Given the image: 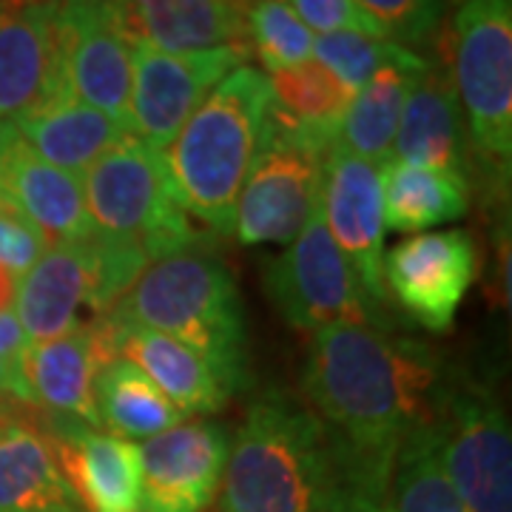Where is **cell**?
Returning a JSON list of instances; mask_svg holds the SVG:
<instances>
[{
	"instance_id": "obj_1",
	"label": "cell",
	"mask_w": 512,
	"mask_h": 512,
	"mask_svg": "<svg viewBox=\"0 0 512 512\" xmlns=\"http://www.w3.org/2000/svg\"><path fill=\"white\" fill-rule=\"evenodd\" d=\"M453 373L430 345L393 328L316 330L302 393L330 433L359 453H399L410 433L441 419Z\"/></svg>"
},
{
	"instance_id": "obj_2",
	"label": "cell",
	"mask_w": 512,
	"mask_h": 512,
	"mask_svg": "<svg viewBox=\"0 0 512 512\" xmlns=\"http://www.w3.org/2000/svg\"><path fill=\"white\" fill-rule=\"evenodd\" d=\"M222 487L225 512H336V439L308 404L268 390L231 439Z\"/></svg>"
},
{
	"instance_id": "obj_3",
	"label": "cell",
	"mask_w": 512,
	"mask_h": 512,
	"mask_svg": "<svg viewBox=\"0 0 512 512\" xmlns=\"http://www.w3.org/2000/svg\"><path fill=\"white\" fill-rule=\"evenodd\" d=\"M109 313L200 353L228 393L248 384V330L237 279L208 245L151 262Z\"/></svg>"
},
{
	"instance_id": "obj_4",
	"label": "cell",
	"mask_w": 512,
	"mask_h": 512,
	"mask_svg": "<svg viewBox=\"0 0 512 512\" xmlns=\"http://www.w3.org/2000/svg\"><path fill=\"white\" fill-rule=\"evenodd\" d=\"M268 109V77L242 63L222 77L163 151L185 211L220 237H234L239 191L254 163Z\"/></svg>"
},
{
	"instance_id": "obj_5",
	"label": "cell",
	"mask_w": 512,
	"mask_h": 512,
	"mask_svg": "<svg viewBox=\"0 0 512 512\" xmlns=\"http://www.w3.org/2000/svg\"><path fill=\"white\" fill-rule=\"evenodd\" d=\"M453 86L473 148V185L507 200L512 168V0H461L453 12Z\"/></svg>"
},
{
	"instance_id": "obj_6",
	"label": "cell",
	"mask_w": 512,
	"mask_h": 512,
	"mask_svg": "<svg viewBox=\"0 0 512 512\" xmlns=\"http://www.w3.org/2000/svg\"><path fill=\"white\" fill-rule=\"evenodd\" d=\"M148 265L151 259L140 245L100 231L49 245L18 282L15 316L29 345L89 328L123 299Z\"/></svg>"
},
{
	"instance_id": "obj_7",
	"label": "cell",
	"mask_w": 512,
	"mask_h": 512,
	"mask_svg": "<svg viewBox=\"0 0 512 512\" xmlns=\"http://www.w3.org/2000/svg\"><path fill=\"white\" fill-rule=\"evenodd\" d=\"M94 231L140 245L151 262L205 245L163 151L126 134L80 177Z\"/></svg>"
},
{
	"instance_id": "obj_8",
	"label": "cell",
	"mask_w": 512,
	"mask_h": 512,
	"mask_svg": "<svg viewBox=\"0 0 512 512\" xmlns=\"http://www.w3.org/2000/svg\"><path fill=\"white\" fill-rule=\"evenodd\" d=\"M265 291L291 328L311 336L328 325L393 328L390 311L367 296L345 254L336 248L322 205L302 234L265 265Z\"/></svg>"
},
{
	"instance_id": "obj_9",
	"label": "cell",
	"mask_w": 512,
	"mask_h": 512,
	"mask_svg": "<svg viewBox=\"0 0 512 512\" xmlns=\"http://www.w3.org/2000/svg\"><path fill=\"white\" fill-rule=\"evenodd\" d=\"M328 151L296 140L268 117L234 217L242 245L291 242L322 205Z\"/></svg>"
},
{
	"instance_id": "obj_10",
	"label": "cell",
	"mask_w": 512,
	"mask_h": 512,
	"mask_svg": "<svg viewBox=\"0 0 512 512\" xmlns=\"http://www.w3.org/2000/svg\"><path fill=\"white\" fill-rule=\"evenodd\" d=\"M441 464L467 512H512V436L504 407L473 379H450Z\"/></svg>"
},
{
	"instance_id": "obj_11",
	"label": "cell",
	"mask_w": 512,
	"mask_h": 512,
	"mask_svg": "<svg viewBox=\"0 0 512 512\" xmlns=\"http://www.w3.org/2000/svg\"><path fill=\"white\" fill-rule=\"evenodd\" d=\"M245 57V49L171 55L146 43H134L128 97L131 134L154 151H165L202 100L214 92L225 74L242 66Z\"/></svg>"
},
{
	"instance_id": "obj_12",
	"label": "cell",
	"mask_w": 512,
	"mask_h": 512,
	"mask_svg": "<svg viewBox=\"0 0 512 512\" xmlns=\"http://www.w3.org/2000/svg\"><path fill=\"white\" fill-rule=\"evenodd\" d=\"M478 245L470 231L410 234L384 254V288L416 325L447 333L478 276Z\"/></svg>"
},
{
	"instance_id": "obj_13",
	"label": "cell",
	"mask_w": 512,
	"mask_h": 512,
	"mask_svg": "<svg viewBox=\"0 0 512 512\" xmlns=\"http://www.w3.org/2000/svg\"><path fill=\"white\" fill-rule=\"evenodd\" d=\"M140 447V510L208 512L217 504L231 436L220 421H183Z\"/></svg>"
},
{
	"instance_id": "obj_14",
	"label": "cell",
	"mask_w": 512,
	"mask_h": 512,
	"mask_svg": "<svg viewBox=\"0 0 512 512\" xmlns=\"http://www.w3.org/2000/svg\"><path fill=\"white\" fill-rule=\"evenodd\" d=\"M66 89L131 131V52L111 0H60Z\"/></svg>"
},
{
	"instance_id": "obj_15",
	"label": "cell",
	"mask_w": 512,
	"mask_h": 512,
	"mask_svg": "<svg viewBox=\"0 0 512 512\" xmlns=\"http://www.w3.org/2000/svg\"><path fill=\"white\" fill-rule=\"evenodd\" d=\"M322 217L367 296L387 311L390 296L384 288L382 165L330 146L325 157Z\"/></svg>"
},
{
	"instance_id": "obj_16",
	"label": "cell",
	"mask_w": 512,
	"mask_h": 512,
	"mask_svg": "<svg viewBox=\"0 0 512 512\" xmlns=\"http://www.w3.org/2000/svg\"><path fill=\"white\" fill-rule=\"evenodd\" d=\"M66 89L60 0H0V123Z\"/></svg>"
},
{
	"instance_id": "obj_17",
	"label": "cell",
	"mask_w": 512,
	"mask_h": 512,
	"mask_svg": "<svg viewBox=\"0 0 512 512\" xmlns=\"http://www.w3.org/2000/svg\"><path fill=\"white\" fill-rule=\"evenodd\" d=\"M60 473L83 512L140 510V447L100 427L46 413Z\"/></svg>"
},
{
	"instance_id": "obj_18",
	"label": "cell",
	"mask_w": 512,
	"mask_h": 512,
	"mask_svg": "<svg viewBox=\"0 0 512 512\" xmlns=\"http://www.w3.org/2000/svg\"><path fill=\"white\" fill-rule=\"evenodd\" d=\"M0 202L32 222L49 245L86 239L94 231L80 177L46 163L12 123H0Z\"/></svg>"
},
{
	"instance_id": "obj_19",
	"label": "cell",
	"mask_w": 512,
	"mask_h": 512,
	"mask_svg": "<svg viewBox=\"0 0 512 512\" xmlns=\"http://www.w3.org/2000/svg\"><path fill=\"white\" fill-rule=\"evenodd\" d=\"M0 512H83L60 473L46 413L0 399Z\"/></svg>"
},
{
	"instance_id": "obj_20",
	"label": "cell",
	"mask_w": 512,
	"mask_h": 512,
	"mask_svg": "<svg viewBox=\"0 0 512 512\" xmlns=\"http://www.w3.org/2000/svg\"><path fill=\"white\" fill-rule=\"evenodd\" d=\"M254 0H111L131 43L188 55L248 46V9Z\"/></svg>"
},
{
	"instance_id": "obj_21",
	"label": "cell",
	"mask_w": 512,
	"mask_h": 512,
	"mask_svg": "<svg viewBox=\"0 0 512 512\" xmlns=\"http://www.w3.org/2000/svg\"><path fill=\"white\" fill-rule=\"evenodd\" d=\"M390 160L453 171L473 183V148L464 114L453 77L441 66L430 63L407 94Z\"/></svg>"
},
{
	"instance_id": "obj_22",
	"label": "cell",
	"mask_w": 512,
	"mask_h": 512,
	"mask_svg": "<svg viewBox=\"0 0 512 512\" xmlns=\"http://www.w3.org/2000/svg\"><path fill=\"white\" fill-rule=\"evenodd\" d=\"M12 126L35 154L74 177H83L109 148L131 134L109 114L77 100L69 89L18 117Z\"/></svg>"
},
{
	"instance_id": "obj_23",
	"label": "cell",
	"mask_w": 512,
	"mask_h": 512,
	"mask_svg": "<svg viewBox=\"0 0 512 512\" xmlns=\"http://www.w3.org/2000/svg\"><path fill=\"white\" fill-rule=\"evenodd\" d=\"M20 367L43 413L69 416L100 427L94 404V376L100 370V362L94 350L92 325L66 333L60 339L29 345L20 359Z\"/></svg>"
},
{
	"instance_id": "obj_24",
	"label": "cell",
	"mask_w": 512,
	"mask_h": 512,
	"mask_svg": "<svg viewBox=\"0 0 512 512\" xmlns=\"http://www.w3.org/2000/svg\"><path fill=\"white\" fill-rule=\"evenodd\" d=\"M111 316V313H109ZM114 319V316H111ZM120 356L146 373L185 416L220 413L231 393L200 353L157 330L120 322Z\"/></svg>"
},
{
	"instance_id": "obj_25",
	"label": "cell",
	"mask_w": 512,
	"mask_h": 512,
	"mask_svg": "<svg viewBox=\"0 0 512 512\" xmlns=\"http://www.w3.org/2000/svg\"><path fill=\"white\" fill-rule=\"evenodd\" d=\"M427 66L430 60L407 49L399 60L387 63L384 69L373 74L365 86L353 94L333 146L345 148L348 154L362 157L367 163H390L404 100L419 83L421 74L427 72Z\"/></svg>"
},
{
	"instance_id": "obj_26",
	"label": "cell",
	"mask_w": 512,
	"mask_h": 512,
	"mask_svg": "<svg viewBox=\"0 0 512 512\" xmlns=\"http://www.w3.org/2000/svg\"><path fill=\"white\" fill-rule=\"evenodd\" d=\"M268 86H271L268 117L276 126L285 128L288 134L308 146L330 151L353 100L348 86L316 60H308L285 72H274L268 77Z\"/></svg>"
},
{
	"instance_id": "obj_27",
	"label": "cell",
	"mask_w": 512,
	"mask_h": 512,
	"mask_svg": "<svg viewBox=\"0 0 512 512\" xmlns=\"http://www.w3.org/2000/svg\"><path fill=\"white\" fill-rule=\"evenodd\" d=\"M470 208V183L430 165L390 160L382 165L384 228L396 234H424L461 220Z\"/></svg>"
},
{
	"instance_id": "obj_28",
	"label": "cell",
	"mask_w": 512,
	"mask_h": 512,
	"mask_svg": "<svg viewBox=\"0 0 512 512\" xmlns=\"http://www.w3.org/2000/svg\"><path fill=\"white\" fill-rule=\"evenodd\" d=\"M100 430L128 441H146L188 421L146 373L128 359H114L94 376Z\"/></svg>"
},
{
	"instance_id": "obj_29",
	"label": "cell",
	"mask_w": 512,
	"mask_h": 512,
	"mask_svg": "<svg viewBox=\"0 0 512 512\" xmlns=\"http://www.w3.org/2000/svg\"><path fill=\"white\" fill-rule=\"evenodd\" d=\"M390 495L396 512H467L441 464L439 421L410 433L399 444Z\"/></svg>"
},
{
	"instance_id": "obj_30",
	"label": "cell",
	"mask_w": 512,
	"mask_h": 512,
	"mask_svg": "<svg viewBox=\"0 0 512 512\" xmlns=\"http://www.w3.org/2000/svg\"><path fill=\"white\" fill-rule=\"evenodd\" d=\"M313 37L285 0H254L248 9V46L271 74L313 60Z\"/></svg>"
},
{
	"instance_id": "obj_31",
	"label": "cell",
	"mask_w": 512,
	"mask_h": 512,
	"mask_svg": "<svg viewBox=\"0 0 512 512\" xmlns=\"http://www.w3.org/2000/svg\"><path fill=\"white\" fill-rule=\"evenodd\" d=\"M407 49L365 32H333L313 37V60L322 63L330 74H336L350 92L356 94L373 74L387 63L399 60Z\"/></svg>"
},
{
	"instance_id": "obj_32",
	"label": "cell",
	"mask_w": 512,
	"mask_h": 512,
	"mask_svg": "<svg viewBox=\"0 0 512 512\" xmlns=\"http://www.w3.org/2000/svg\"><path fill=\"white\" fill-rule=\"evenodd\" d=\"M333 436V433H330ZM336 439V436H333ZM339 447V498L336 512H396L390 495V453H359L336 439Z\"/></svg>"
},
{
	"instance_id": "obj_33",
	"label": "cell",
	"mask_w": 512,
	"mask_h": 512,
	"mask_svg": "<svg viewBox=\"0 0 512 512\" xmlns=\"http://www.w3.org/2000/svg\"><path fill=\"white\" fill-rule=\"evenodd\" d=\"M450 0H356L382 37L399 46H424L436 35Z\"/></svg>"
},
{
	"instance_id": "obj_34",
	"label": "cell",
	"mask_w": 512,
	"mask_h": 512,
	"mask_svg": "<svg viewBox=\"0 0 512 512\" xmlns=\"http://www.w3.org/2000/svg\"><path fill=\"white\" fill-rule=\"evenodd\" d=\"M288 6L316 35L365 32V35L382 37V32L373 26V20L356 6V0H291Z\"/></svg>"
},
{
	"instance_id": "obj_35",
	"label": "cell",
	"mask_w": 512,
	"mask_h": 512,
	"mask_svg": "<svg viewBox=\"0 0 512 512\" xmlns=\"http://www.w3.org/2000/svg\"><path fill=\"white\" fill-rule=\"evenodd\" d=\"M49 239L37 231L29 220H23L15 208L0 202V265L23 276L40 256L46 254Z\"/></svg>"
},
{
	"instance_id": "obj_36",
	"label": "cell",
	"mask_w": 512,
	"mask_h": 512,
	"mask_svg": "<svg viewBox=\"0 0 512 512\" xmlns=\"http://www.w3.org/2000/svg\"><path fill=\"white\" fill-rule=\"evenodd\" d=\"M0 399H15V402L32 404L37 407L35 396L26 384V376H23V367L15 359H3L0 356Z\"/></svg>"
},
{
	"instance_id": "obj_37",
	"label": "cell",
	"mask_w": 512,
	"mask_h": 512,
	"mask_svg": "<svg viewBox=\"0 0 512 512\" xmlns=\"http://www.w3.org/2000/svg\"><path fill=\"white\" fill-rule=\"evenodd\" d=\"M26 348H29V339L20 328L18 316L15 313H0V356L20 362Z\"/></svg>"
},
{
	"instance_id": "obj_38",
	"label": "cell",
	"mask_w": 512,
	"mask_h": 512,
	"mask_svg": "<svg viewBox=\"0 0 512 512\" xmlns=\"http://www.w3.org/2000/svg\"><path fill=\"white\" fill-rule=\"evenodd\" d=\"M20 276L0 265V313H15V299H18Z\"/></svg>"
},
{
	"instance_id": "obj_39",
	"label": "cell",
	"mask_w": 512,
	"mask_h": 512,
	"mask_svg": "<svg viewBox=\"0 0 512 512\" xmlns=\"http://www.w3.org/2000/svg\"><path fill=\"white\" fill-rule=\"evenodd\" d=\"M208 512H225V510H222V507H211V510H208Z\"/></svg>"
}]
</instances>
